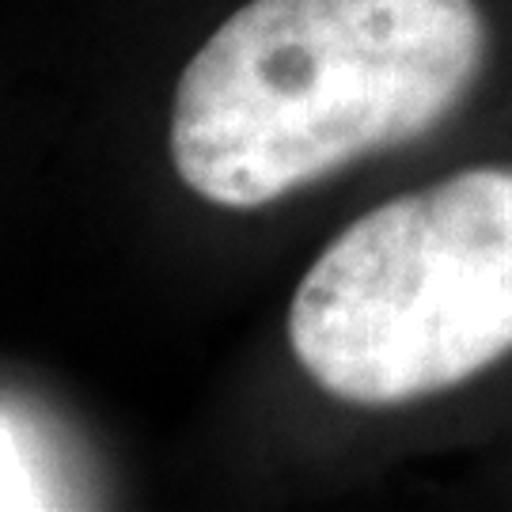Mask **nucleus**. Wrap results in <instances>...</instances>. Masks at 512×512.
<instances>
[{"label":"nucleus","instance_id":"nucleus-1","mask_svg":"<svg viewBox=\"0 0 512 512\" xmlns=\"http://www.w3.org/2000/svg\"><path fill=\"white\" fill-rule=\"evenodd\" d=\"M509 46L494 0H247L175 88L171 160L205 202L274 205L444 133Z\"/></svg>","mask_w":512,"mask_h":512},{"label":"nucleus","instance_id":"nucleus-2","mask_svg":"<svg viewBox=\"0 0 512 512\" xmlns=\"http://www.w3.org/2000/svg\"><path fill=\"white\" fill-rule=\"evenodd\" d=\"M285 334L330 403L368 414L512 380V152L349 220L300 277Z\"/></svg>","mask_w":512,"mask_h":512},{"label":"nucleus","instance_id":"nucleus-3","mask_svg":"<svg viewBox=\"0 0 512 512\" xmlns=\"http://www.w3.org/2000/svg\"><path fill=\"white\" fill-rule=\"evenodd\" d=\"M38 486L16 429L0 418V509H38Z\"/></svg>","mask_w":512,"mask_h":512}]
</instances>
